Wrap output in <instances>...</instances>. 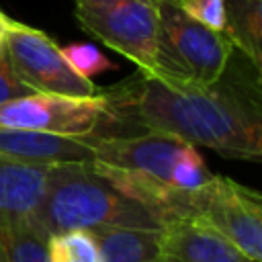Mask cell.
I'll return each instance as SVG.
<instances>
[{"instance_id":"cell-1","label":"cell","mask_w":262,"mask_h":262,"mask_svg":"<svg viewBox=\"0 0 262 262\" xmlns=\"http://www.w3.org/2000/svg\"><path fill=\"white\" fill-rule=\"evenodd\" d=\"M262 68L237 49L209 86H170L135 72L100 92L104 125L94 137L164 135L225 158L262 160Z\"/></svg>"},{"instance_id":"cell-2","label":"cell","mask_w":262,"mask_h":262,"mask_svg":"<svg viewBox=\"0 0 262 262\" xmlns=\"http://www.w3.org/2000/svg\"><path fill=\"white\" fill-rule=\"evenodd\" d=\"M92 151L90 164L102 176L158 215L170 192L196 190L213 178L196 147L164 135H92Z\"/></svg>"},{"instance_id":"cell-3","label":"cell","mask_w":262,"mask_h":262,"mask_svg":"<svg viewBox=\"0 0 262 262\" xmlns=\"http://www.w3.org/2000/svg\"><path fill=\"white\" fill-rule=\"evenodd\" d=\"M31 219L47 235L98 227L162 229L164 225L156 211L119 190L90 162L51 166L43 199Z\"/></svg>"},{"instance_id":"cell-4","label":"cell","mask_w":262,"mask_h":262,"mask_svg":"<svg viewBox=\"0 0 262 262\" xmlns=\"http://www.w3.org/2000/svg\"><path fill=\"white\" fill-rule=\"evenodd\" d=\"M160 213L164 223L174 217L196 221L227 239L250 262L262 260V196L233 178L213 174L196 190H174L162 201Z\"/></svg>"},{"instance_id":"cell-5","label":"cell","mask_w":262,"mask_h":262,"mask_svg":"<svg viewBox=\"0 0 262 262\" xmlns=\"http://www.w3.org/2000/svg\"><path fill=\"white\" fill-rule=\"evenodd\" d=\"M231 51L223 33L192 20L178 0H160L156 78L170 86H209L225 70Z\"/></svg>"},{"instance_id":"cell-6","label":"cell","mask_w":262,"mask_h":262,"mask_svg":"<svg viewBox=\"0 0 262 262\" xmlns=\"http://www.w3.org/2000/svg\"><path fill=\"white\" fill-rule=\"evenodd\" d=\"M74 14L88 35L156 78L160 0H76Z\"/></svg>"},{"instance_id":"cell-7","label":"cell","mask_w":262,"mask_h":262,"mask_svg":"<svg viewBox=\"0 0 262 262\" xmlns=\"http://www.w3.org/2000/svg\"><path fill=\"white\" fill-rule=\"evenodd\" d=\"M4 49L18 80L31 92L70 98H92L100 92L92 80L70 68L61 47L39 29L14 20Z\"/></svg>"},{"instance_id":"cell-8","label":"cell","mask_w":262,"mask_h":262,"mask_svg":"<svg viewBox=\"0 0 262 262\" xmlns=\"http://www.w3.org/2000/svg\"><path fill=\"white\" fill-rule=\"evenodd\" d=\"M106 117L104 96L70 98L57 94H27L0 106V127L39 131L59 137L98 135Z\"/></svg>"},{"instance_id":"cell-9","label":"cell","mask_w":262,"mask_h":262,"mask_svg":"<svg viewBox=\"0 0 262 262\" xmlns=\"http://www.w3.org/2000/svg\"><path fill=\"white\" fill-rule=\"evenodd\" d=\"M156 262H250L227 239L190 219H168L160 229Z\"/></svg>"},{"instance_id":"cell-10","label":"cell","mask_w":262,"mask_h":262,"mask_svg":"<svg viewBox=\"0 0 262 262\" xmlns=\"http://www.w3.org/2000/svg\"><path fill=\"white\" fill-rule=\"evenodd\" d=\"M92 156V137H59L39 131L0 127V158L55 166L90 162Z\"/></svg>"},{"instance_id":"cell-11","label":"cell","mask_w":262,"mask_h":262,"mask_svg":"<svg viewBox=\"0 0 262 262\" xmlns=\"http://www.w3.org/2000/svg\"><path fill=\"white\" fill-rule=\"evenodd\" d=\"M51 166L25 164L0 158V225L33 217L37 211Z\"/></svg>"},{"instance_id":"cell-12","label":"cell","mask_w":262,"mask_h":262,"mask_svg":"<svg viewBox=\"0 0 262 262\" xmlns=\"http://www.w3.org/2000/svg\"><path fill=\"white\" fill-rule=\"evenodd\" d=\"M100 262H156L160 229L98 227L92 229Z\"/></svg>"},{"instance_id":"cell-13","label":"cell","mask_w":262,"mask_h":262,"mask_svg":"<svg viewBox=\"0 0 262 262\" xmlns=\"http://www.w3.org/2000/svg\"><path fill=\"white\" fill-rule=\"evenodd\" d=\"M223 35L254 66L262 68V0H223Z\"/></svg>"},{"instance_id":"cell-14","label":"cell","mask_w":262,"mask_h":262,"mask_svg":"<svg viewBox=\"0 0 262 262\" xmlns=\"http://www.w3.org/2000/svg\"><path fill=\"white\" fill-rule=\"evenodd\" d=\"M49 235L31 219L0 225V262H49Z\"/></svg>"},{"instance_id":"cell-15","label":"cell","mask_w":262,"mask_h":262,"mask_svg":"<svg viewBox=\"0 0 262 262\" xmlns=\"http://www.w3.org/2000/svg\"><path fill=\"white\" fill-rule=\"evenodd\" d=\"M47 256L49 262H100L96 237L88 229L49 235Z\"/></svg>"},{"instance_id":"cell-16","label":"cell","mask_w":262,"mask_h":262,"mask_svg":"<svg viewBox=\"0 0 262 262\" xmlns=\"http://www.w3.org/2000/svg\"><path fill=\"white\" fill-rule=\"evenodd\" d=\"M61 53H63L66 61L70 63V68L88 80L92 76L104 74L108 70H117V63L111 61L98 47H94L90 43H70V45L61 47Z\"/></svg>"},{"instance_id":"cell-17","label":"cell","mask_w":262,"mask_h":262,"mask_svg":"<svg viewBox=\"0 0 262 262\" xmlns=\"http://www.w3.org/2000/svg\"><path fill=\"white\" fill-rule=\"evenodd\" d=\"M182 10L199 25L223 33L225 29V4L223 0H178Z\"/></svg>"},{"instance_id":"cell-18","label":"cell","mask_w":262,"mask_h":262,"mask_svg":"<svg viewBox=\"0 0 262 262\" xmlns=\"http://www.w3.org/2000/svg\"><path fill=\"white\" fill-rule=\"evenodd\" d=\"M27 94H33L16 76L8 55H6V49L2 47L0 49V106L20 98V96H27Z\"/></svg>"},{"instance_id":"cell-19","label":"cell","mask_w":262,"mask_h":262,"mask_svg":"<svg viewBox=\"0 0 262 262\" xmlns=\"http://www.w3.org/2000/svg\"><path fill=\"white\" fill-rule=\"evenodd\" d=\"M12 18L10 16H6L2 10H0V49L4 47V43H6V37H8V33H10V29H12Z\"/></svg>"}]
</instances>
